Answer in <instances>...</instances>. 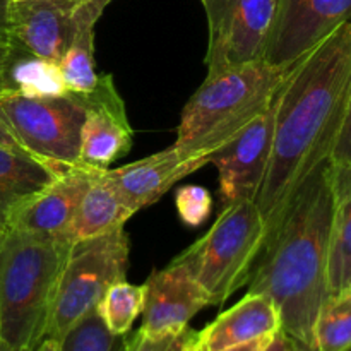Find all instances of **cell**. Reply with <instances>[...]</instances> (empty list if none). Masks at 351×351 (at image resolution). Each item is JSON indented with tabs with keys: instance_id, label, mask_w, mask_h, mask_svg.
Returning <instances> with one entry per match:
<instances>
[{
	"instance_id": "6da1fadb",
	"label": "cell",
	"mask_w": 351,
	"mask_h": 351,
	"mask_svg": "<svg viewBox=\"0 0 351 351\" xmlns=\"http://www.w3.org/2000/svg\"><path fill=\"white\" fill-rule=\"evenodd\" d=\"M351 91V21L297 62L278 91L273 144L256 204L267 235L312 171L331 160Z\"/></svg>"
},
{
	"instance_id": "7a4b0ae2",
	"label": "cell",
	"mask_w": 351,
	"mask_h": 351,
	"mask_svg": "<svg viewBox=\"0 0 351 351\" xmlns=\"http://www.w3.org/2000/svg\"><path fill=\"white\" fill-rule=\"evenodd\" d=\"M335 216L331 160L312 171L267 235L249 280V293L274 302L281 329L314 346V324L329 297V250Z\"/></svg>"
},
{
	"instance_id": "3957f363",
	"label": "cell",
	"mask_w": 351,
	"mask_h": 351,
	"mask_svg": "<svg viewBox=\"0 0 351 351\" xmlns=\"http://www.w3.org/2000/svg\"><path fill=\"white\" fill-rule=\"evenodd\" d=\"M71 243L17 228L0 233V341L10 350L33 351L45 338Z\"/></svg>"
},
{
	"instance_id": "277c9868",
	"label": "cell",
	"mask_w": 351,
	"mask_h": 351,
	"mask_svg": "<svg viewBox=\"0 0 351 351\" xmlns=\"http://www.w3.org/2000/svg\"><path fill=\"white\" fill-rule=\"evenodd\" d=\"M293 67L259 60L208 74L182 112L173 146L211 158L269 106Z\"/></svg>"
},
{
	"instance_id": "5b68a950",
	"label": "cell",
	"mask_w": 351,
	"mask_h": 351,
	"mask_svg": "<svg viewBox=\"0 0 351 351\" xmlns=\"http://www.w3.org/2000/svg\"><path fill=\"white\" fill-rule=\"evenodd\" d=\"M267 240V228L254 201L223 206L208 233L173 261L180 263L211 305H221L249 283Z\"/></svg>"
},
{
	"instance_id": "8992f818",
	"label": "cell",
	"mask_w": 351,
	"mask_h": 351,
	"mask_svg": "<svg viewBox=\"0 0 351 351\" xmlns=\"http://www.w3.org/2000/svg\"><path fill=\"white\" fill-rule=\"evenodd\" d=\"M129 249L123 228L71 243L51 298L45 338L60 341L72 326L96 311L112 285L125 280Z\"/></svg>"
},
{
	"instance_id": "52a82bcc",
	"label": "cell",
	"mask_w": 351,
	"mask_h": 351,
	"mask_svg": "<svg viewBox=\"0 0 351 351\" xmlns=\"http://www.w3.org/2000/svg\"><path fill=\"white\" fill-rule=\"evenodd\" d=\"M86 119L84 96H29L19 91L0 93V120L24 153L57 171L77 167L81 132Z\"/></svg>"
},
{
	"instance_id": "ba28073f",
	"label": "cell",
	"mask_w": 351,
	"mask_h": 351,
	"mask_svg": "<svg viewBox=\"0 0 351 351\" xmlns=\"http://www.w3.org/2000/svg\"><path fill=\"white\" fill-rule=\"evenodd\" d=\"M208 16V74L266 60L278 0H201Z\"/></svg>"
},
{
	"instance_id": "9c48e42d",
	"label": "cell",
	"mask_w": 351,
	"mask_h": 351,
	"mask_svg": "<svg viewBox=\"0 0 351 351\" xmlns=\"http://www.w3.org/2000/svg\"><path fill=\"white\" fill-rule=\"evenodd\" d=\"M112 0H23L9 2V41L16 48L58 64L84 27L96 26Z\"/></svg>"
},
{
	"instance_id": "30bf717a",
	"label": "cell",
	"mask_w": 351,
	"mask_h": 351,
	"mask_svg": "<svg viewBox=\"0 0 351 351\" xmlns=\"http://www.w3.org/2000/svg\"><path fill=\"white\" fill-rule=\"evenodd\" d=\"M350 21L351 0H278L266 62L293 67Z\"/></svg>"
},
{
	"instance_id": "8fae6325",
	"label": "cell",
	"mask_w": 351,
	"mask_h": 351,
	"mask_svg": "<svg viewBox=\"0 0 351 351\" xmlns=\"http://www.w3.org/2000/svg\"><path fill=\"white\" fill-rule=\"evenodd\" d=\"M276 99L278 93L252 123L209 158V163L215 165L219 173L223 206L245 199L256 201L269 163Z\"/></svg>"
},
{
	"instance_id": "7c38bea8",
	"label": "cell",
	"mask_w": 351,
	"mask_h": 351,
	"mask_svg": "<svg viewBox=\"0 0 351 351\" xmlns=\"http://www.w3.org/2000/svg\"><path fill=\"white\" fill-rule=\"evenodd\" d=\"M86 119L81 132L79 165L106 170L132 147V127L125 106L110 74L99 75L91 93H86Z\"/></svg>"
},
{
	"instance_id": "4fadbf2b",
	"label": "cell",
	"mask_w": 351,
	"mask_h": 351,
	"mask_svg": "<svg viewBox=\"0 0 351 351\" xmlns=\"http://www.w3.org/2000/svg\"><path fill=\"white\" fill-rule=\"evenodd\" d=\"M208 293L177 261L156 271L144 283V307L141 331L167 335L189 328L197 312L209 307Z\"/></svg>"
},
{
	"instance_id": "5bb4252c",
	"label": "cell",
	"mask_w": 351,
	"mask_h": 351,
	"mask_svg": "<svg viewBox=\"0 0 351 351\" xmlns=\"http://www.w3.org/2000/svg\"><path fill=\"white\" fill-rule=\"evenodd\" d=\"M206 165H209V158L204 154L191 156L170 146L115 170L106 168L103 173L123 204L136 215L143 208L154 204L178 180Z\"/></svg>"
},
{
	"instance_id": "9a60e30c",
	"label": "cell",
	"mask_w": 351,
	"mask_h": 351,
	"mask_svg": "<svg viewBox=\"0 0 351 351\" xmlns=\"http://www.w3.org/2000/svg\"><path fill=\"white\" fill-rule=\"evenodd\" d=\"M95 173L96 170L82 165L58 173L47 187L14 211L7 228L69 240V230Z\"/></svg>"
},
{
	"instance_id": "2e32d148",
	"label": "cell",
	"mask_w": 351,
	"mask_h": 351,
	"mask_svg": "<svg viewBox=\"0 0 351 351\" xmlns=\"http://www.w3.org/2000/svg\"><path fill=\"white\" fill-rule=\"evenodd\" d=\"M281 329L278 307L271 298L249 293L195 332L192 351H223L254 339L273 336Z\"/></svg>"
},
{
	"instance_id": "e0dca14e",
	"label": "cell",
	"mask_w": 351,
	"mask_h": 351,
	"mask_svg": "<svg viewBox=\"0 0 351 351\" xmlns=\"http://www.w3.org/2000/svg\"><path fill=\"white\" fill-rule=\"evenodd\" d=\"M58 173L62 171L24 151L0 146V233L7 228L14 211L47 187Z\"/></svg>"
},
{
	"instance_id": "ac0fdd59",
	"label": "cell",
	"mask_w": 351,
	"mask_h": 351,
	"mask_svg": "<svg viewBox=\"0 0 351 351\" xmlns=\"http://www.w3.org/2000/svg\"><path fill=\"white\" fill-rule=\"evenodd\" d=\"M103 171L105 170H96L91 185L79 204L74 221L69 230L71 242L93 239L123 228L127 219L134 216V213L113 191Z\"/></svg>"
},
{
	"instance_id": "d6986e66",
	"label": "cell",
	"mask_w": 351,
	"mask_h": 351,
	"mask_svg": "<svg viewBox=\"0 0 351 351\" xmlns=\"http://www.w3.org/2000/svg\"><path fill=\"white\" fill-rule=\"evenodd\" d=\"M335 216L329 250V295L351 288V168L332 167Z\"/></svg>"
},
{
	"instance_id": "ffe728a7",
	"label": "cell",
	"mask_w": 351,
	"mask_h": 351,
	"mask_svg": "<svg viewBox=\"0 0 351 351\" xmlns=\"http://www.w3.org/2000/svg\"><path fill=\"white\" fill-rule=\"evenodd\" d=\"M9 89L29 96H58L69 93L62 82L57 64L34 57L14 45L9 65Z\"/></svg>"
},
{
	"instance_id": "44dd1931",
	"label": "cell",
	"mask_w": 351,
	"mask_h": 351,
	"mask_svg": "<svg viewBox=\"0 0 351 351\" xmlns=\"http://www.w3.org/2000/svg\"><path fill=\"white\" fill-rule=\"evenodd\" d=\"M60 79L69 93L86 95L98 86L95 62V26L84 27L71 41L57 64Z\"/></svg>"
},
{
	"instance_id": "7402d4cb",
	"label": "cell",
	"mask_w": 351,
	"mask_h": 351,
	"mask_svg": "<svg viewBox=\"0 0 351 351\" xmlns=\"http://www.w3.org/2000/svg\"><path fill=\"white\" fill-rule=\"evenodd\" d=\"M314 346L319 351L351 350V288L324 300L314 324Z\"/></svg>"
},
{
	"instance_id": "603a6c76",
	"label": "cell",
	"mask_w": 351,
	"mask_h": 351,
	"mask_svg": "<svg viewBox=\"0 0 351 351\" xmlns=\"http://www.w3.org/2000/svg\"><path fill=\"white\" fill-rule=\"evenodd\" d=\"M143 307L144 285L136 287L122 280L108 288L105 297L99 300L96 312L112 335L125 336L134 321L143 314Z\"/></svg>"
},
{
	"instance_id": "cb8c5ba5",
	"label": "cell",
	"mask_w": 351,
	"mask_h": 351,
	"mask_svg": "<svg viewBox=\"0 0 351 351\" xmlns=\"http://www.w3.org/2000/svg\"><path fill=\"white\" fill-rule=\"evenodd\" d=\"M58 343L60 351H123L125 336L112 335L98 312L93 311L72 326Z\"/></svg>"
},
{
	"instance_id": "d4e9b609",
	"label": "cell",
	"mask_w": 351,
	"mask_h": 351,
	"mask_svg": "<svg viewBox=\"0 0 351 351\" xmlns=\"http://www.w3.org/2000/svg\"><path fill=\"white\" fill-rule=\"evenodd\" d=\"M195 332L194 329L185 328L178 332L147 335L139 329L134 336L125 338L123 351H192Z\"/></svg>"
},
{
	"instance_id": "484cf974",
	"label": "cell",
	"mask_w": 351,
	"mask_h": 351,
	"mask_svg": "<svg viewBox=\"0 0 351 351\" xmlns=\"http://www.w3.org/2000/svg\"><path fill=\"white\" fill-rule=\"evenodd\" d=\"M175 206L182 221L201 226L213 211V197L201 185H184L175 194Z\"/></svg>"
},
{
	"instance_id": "4316f807",
	"label": "cell",
	"mask_w": 351,
	"mask_h": 351,
	"mask_svg": "<svg viewBox=\"0 0 351 351\" xmlns=\"http://www.w3.org/2000/svg\"><path fill=\"white\" fill-rule=\"evenodd\" d=\"M331 165L335 168H351V91L346 105L345 120H343L339 137L331 154Z\"/></svg>"
},
{
	"instance_id": "83f0119b",
	"label": "cell",
	"mask_w": 351,
	"mask_h": 351,
	"mask_svg": "<svg viewBox=\"0 0 351 351\" xmlns=\"http://www.w3.org/2000/svg\"><path fill=\"white\" fill-rule=\"evenodd\" d=\"M263 351H300V343L287 335L283 329H280L278 332H274Z\"/></svg>"
},
{
	"instance_id": "f1b7e54d",
	"label": "cell",
	"mask_w": 351,
	"mask_h": 351,
	"mask_svg": "<svg viewBox=\"0 0 351 351\" xmlns=\"http://www.w3.org/2000/svg\"><path fill=\"white\" fill-rule=\"evenodd\" d=\"M12 57V45L7 40H0V93L9 89V65Z\"/></svg>"
},
{
	"instance_id": "f546056e",
	"label": "cell",
	"mask_w": 351,
	"mask_h": 351,
	"mask_svg": "<svg viewBox=\"0 0 351 351\" xmlns=\"http://www.w3.org/2000/svg\"><path fill=\"white\" fill-rule=\"evenodd\" d=\"M271 338H273V336H264V338L254 339V341L243 343V345L232 346V348H226L223 351H263L264 348H266V345L269 343Z\"/></svg>"
},
{
	"instance_id": "4dcf8cb0",
	"label": "cell",
	"mask_w": 351,
	"mask_h": 351,
	"mask_svg": "<svg viewBox=\"0 0 351 351\" xmlns=\"http://www.w3.org/2000/svg\"><path fill=\"white\" fill-rule=\"evenodd\" d=\"M0 146L2 147H9V149H17V151H23L21 146L17 144V141L14 139V136L10 134V130L7 129L5 123L0 120Z\"/></svg>"
},
{
	"instance_id": "1f68e13d",
	"label": "cell",
	"mask_w": 351,
	"mask_h": 351,
	"mask_svg": "<svg viewBox=\"0 0 351 351\" xmlns=\"http://www.w3.org/2000/svg\"><path fill=\"white\" fill-rule=\"evenodd\" d=\"M7 12H9V0H0V40L9 41Z\"/></svg>"
},
{
	"instance_id": "d6a6232c",
	"label": "cell",
	"mask_w": 351,
	"mask_h": 351,
	"mask_svg": "<svg viewBox=\"0 0 351 351\" xmlns=\"http://www.w3.org/2000/svg\"><path fill=\"white\" fill-rule=\"evenodd\" d=\"M33 351H60V343L53 338H43Z\"/></svg>"
},
{
	"instance_id": "836d02e7",
	"label": "cell",
	"mask_w": 351,
	"mask_h": 351,
	"mask_svg": "<svg viewBox=\"0 0 351 351\" xmlns=\"http://www.w3.org/2000/svg\"><path fill=\"white\" fill-rule=\"evenodd\" d=\"M300 351H319V350H317V348H315V346L302 345V343H300ZM348 351H351V350H348Z\"/></svg>"
},
{
	"instance_id": "e575fe53",
	"label": "cell",
	"mask_w": 351,
	"mask_h": 351,
	"mask_svg": "<svg viewBox=\"0 0 351 351\" xmlns=\"http://www.w3.org/2000/svg\"><path fill=\"white\" fill-rule=\"evenodd\" d=\"M0 351H16V350H10L9 346H5L2 341H0Z\"/></svg>"
},
{
	"instance_id": "d590c367",
	"label": "cell",
	"mask_w": 351,
	"mask_h": 351,
	"mask_svg": "<svg viewBox=\"0 0 351 351\" xmlns=\"http://www.w3.org/2000/svg\"><path fill=\"white\" fill-rule=\"evenodd\" d=\"M9 2H23V0H9Z\"/></svg>"
}]
</instances>
